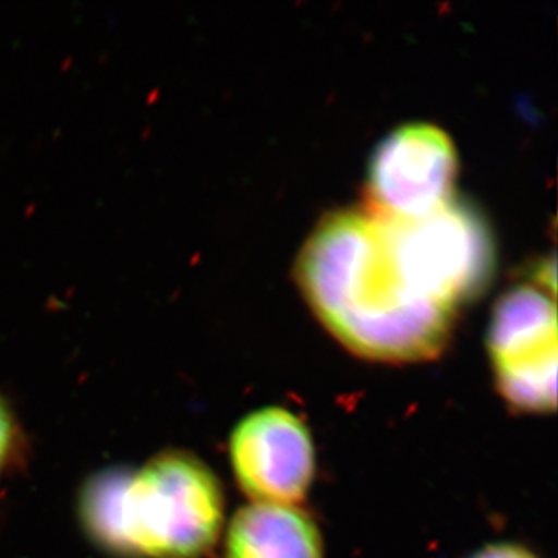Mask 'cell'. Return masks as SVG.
<instances>
[{
  "label": "cell",
  "mask_w": 558,
  "mask_h": 558,
  "mask_svg": "<svg viewBox=\"0 0 558 558\" xmlns=\"http://www.w3.org/2000/svg\"><path fill=\"white\" fill-rule=\"evenodd\" d=\"M296 275L326 328L362 357L416 362L446 344L454 311L411 288L368 209L325 216L301 248Z\"/></svg>",
  "instance_id": "1"
},
{
  "label": "cell",
  "mask_w": 558,
  "mask_h": 558,
  "mask_svg": "<svg viewBox=\"0 0 558 558\" xmlns=\"http://www.w3.org/2000/svg\"><path fill=\"white\" fill-rule=\"evenodd\" d=\"M234 476L253 502L296 506L315 475L310 428L292 411L270 407L242 418L230 439Z\"/></svg>",
  "instance_id": "6"
},
{
  "label": "cell",
  "mask_w": 558,
  "mask_h": 558,
  "mask_svg": "<svg viewBox=\"0 0 558 558\" xmlns=\"http://www.w3.org/2000/svg\"><path fill=\"white\" fill-rule=\"evenodd\" d=\"M14 422L9 407L0 399V473L7 468L13 451Z\"/></svg>",
  "instance_id": "8"
},
{
  "label": "cell",
  "mask_w": 558,
  "mask_h": 558,
  "mask_svg": "<svg viewBox=\"0 0 558 558\" xmlns=\"http://www.w3.org/2000/svg\"><path fill=\"white\" fill-rule=\"evenodd\" d=\"M472 558H537L527 549L515 545H492L481 549Z\"/></svg>",
  "instance_id": "9"
},
{
  "label": "cell",
  "mask_w": 558,
  "mask_h": 558,
  "mask_svg": "<svg viewBox=\"0 0 558 558\" xmlns=\"http://www.w3.org/2000/svg\"><path fill=\"white\" fill-rule=\"evenodd\" d=\"M457 170V149L446 132L428 123L402 124L371 157L368 211L387 219L428 215L453 197Z\"/></svg>",
  "instance_id": "5"
},
{
  "label": "cell",
  "mask_w": 558,
  "mask_h": 558,
  "mask_svg": "<svg viewBox=\"0 0 558 558\" xmlns=\"http://www.w3.org/2000/svg\"><path fill=\"white\" fill-rule=\"evenodd\" d=\"M226 558H323L322 535L296 506L253 502L231 521Z\"/></svg>",
  "instance_id": "7"
},
{
  "label": "cell",
  "mask_w": 558,
  "mask_h": 558,
  "mask_svg": "<svg viewBox=\"0 0 558 558\" xmlns=\"http://www.w3.org/2000/svg\"><path fill=\"white\" fill-rule=\"evenodd\" d=\"M502 398L517 410L546 413L557 400L556 304L535 286H517L499 299L487 333Z\"/></svg>",
  "instance_id": "4"
},
{
  "label": "cell",
  "mask_w": 558,
  "mask_h": 558,
  "mask_svg": "<svg viewBox=\"0 0 558 558\" xmlns=\"http://www.w3.org/2000/svg\"><path fill=\"white\" fill-rule=\"evenodd\" d=\"M377 218L400 274L421 295L454 311L486 289L495 267L494 241L468 202L450 197L421 218Z\"/></svg>",
  "instance_id": "3"
},
{
  "label": "cell",
  "mask_w": 558,
  "mask_h": 558,
  "mask_svg": "<svg viewBox=\"0 0 558 558\" xmlns=\"http://www.w3.org/2000/svg\"><path fill=\"white\" fill-rule=\"evenodd\" d=\"M80 510L92 537L120 556L199 558L222 531L223 495L204 462L167 451L92 476Z\"/></svg>",
  "instance_id": "2"
}]
</instances>
